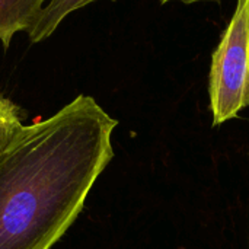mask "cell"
<instances>
[{
	"label": "cell",
	"mask_w": 249,
	"mask_h": 249,
	"mask_svg": "<svg viewBox=\"0 0 249 249\" xmlns=\"http://www.w3.org/2000/svg\"><path fill=\"white\" fill-rule=\"evenodd\" d=\"M48 0H0V42L7 48L18 32H28Z\"/></svg>",
	"instance_id": "cell-3"
},
{
	"label": "cell",
	"mask_w": 249,
	"mask_h": 249,
	"mask_svg": "<svg viewBox=\"0 0 249 249\" xmlns=\"http://www.w3.org/2000/svg\"><path fill=\"white\" fill-rule=\"evenodd\" d=\"M22 125L18 107L0 93V149Z\"/></svg>",
	"instance_id": "cell-5"
},
{
	"label": "cell",
	"mask_w": 249,
	"mask_h": 249,
	"mask_svg": "<svg viewBox=\"0 0 249 249\" xmlns=\"http://www.w3.org/2000/svg\"><path fill=\"white\" fill-rule=\"evenodd\" d=\"M118 125L88 95L20 125L0 149V249H50L114 156Z\"/></svg>",
	"instance_id": "cell-1"
},
{
	"label": "cell",
	"mask_w": 249,
	"mask_h": 249,
	"mask_svg": "<svg viewBox=\"0 0 249 249\" xmlns=\"http://www.w3.org/2000/svg\"><path fill=\"white\" fill-rule=\"evenodd\" d=\"M209 93L214 125L238 117L249 107V0H238L213 53Z\"/></svg>",
	"instance_id": "cell-2"
},
{
	"label": "cell",
	"mask_w": 249,
	"mask_h": 249,
	"mask_svg": "<svg viewBox=\"0 0 249 249\" xmlns=\"http://www.w3.org/2000/svg\"><path fill=\"white\" fill-rule=\"evenodd\" d=\"M169 1H179V3L191 4V3H197V1H214V0H160V3H162V4L169 3Z\"/></svg>",
	"instance_id": "cell-6"
},
{
	"label": "cell",
	"mask_w": 249,
	"mask_h": 249,
	"mask_svg": "<svg viewBox=\"0 0 249 249\" xmlns=\"http://www.w3.org/2000/svg\"><path fill=\"white\" fill-rule=\"evenodd\" d=\"M93 1L98 0H48L44 9L41 10L39 16L34 22L32 28L28 31L29 41L35 44L42 39H47L70 13Z\"/></svg>",
	"instance_id": "cell-4"
}]
</instances>
